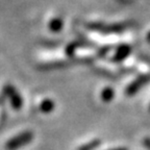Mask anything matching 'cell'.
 <instances>
[{"label": "cell", "instance_id": "6da1fadb", "mask_svg": "<svg viewBox=\"0 0 150 150\" xmlns=\"http://www.w3.org/2000/svg\"><path fill=\"white\" fill-rule=\"evenodd\" d=\"M33 134L30 130H26L21 132L18 136H15L14 138H12L11 140H8L5 143V150H17L19 148L26 146L30 143L33 139Z\"/></svg>", "mask_w": 150, "mask_h": 150}, {"label": "cell", "instance_id": "7a4b0ae2", "mask_svg": "<svg viewBox=\"0 0 150 150\" xmlns=\"http://www.w3.org/2000/svg\"><path fill=\"white\" fill-rule=\"evenodd\" d=\"M3 93L4 95L9 99L11 101V105L13 106V108L16 110H19L22 108V104H23V101L20 96V94L16 91L13 86L11 84H6L4 88H3Z\"/></svg>", "mask_w": 150, "mask_h": 150}, {"label": "cell", "instance_id": "3957f363", "mask_svg": "<svg viewBox=\"0 0 150 150\" xmlns=\"http://www.w3.org/2000/svg\"><path fill=\"white\" fill-rule=\"evenodd\" d=\"M88 28L93 29V30L102 31V33H116V31H121L123 29L122 25H110V26H103L102 24L98 23H90L87 25Z\"/></svg>", "mask_w": 150, "mask_h": 150}, {"label": "cell", "instance_id": "277c9868", "mask_svg": "<svg viewBox=\"0 0 150 150\" xmlns=\"http://www.w3.org/2000/svg\"><path fill=\"white\" fill-rule=\"evenodd\" d=\"M149 79H150V76H141V77H139L138 79L134 80V81L132 82L128 88H127L126 94L127 95H129V96L136 94L137 92L141 89V87H143L144 84H145Z\"/></svg>", "mask_w": 150, "mask_h": 150}, {"label": "cell", "instance_id": "5b68a950", "mask_svg": "<svg viewBox=\"0 0 150 150\" xmlns=\"http://www.w3.org/2000/svg\"><path fill=\"white\" fill-rule=\"evenodd\" d=\"M130 52V47H128L127 45H123V46L119 47V49L117 50V53L114 56V61H122L124 59Z\"/></svg>", "mask_w": 150, "mask_h": 150}, {"label": "cell", "instance_id": "8992f818", "mask_svg": "<svg viewBox=\"0 0 150 150\" xmlns=\"http://www.w3.org/2000/svg\"><path fill=\"white\" fill-rule=\"evenodd\" d=\"M40 110L45 114H48V112H51L54 110V102L51 99H45L42 102L40 103V106H39Z\"/></svg>", "mask_w": 150, "mask_h": 150}, {"label": "cell", "instance_id": "52a82bcc", "mask_svg": "<svg viewBox=\"0 0 150 150\" xmlns=\"http://www.w3.org/2000/svg\"><path fill=\"white\" fill-rule=\"evenodd\" d=\"M63 28V20L61 18H54L49 22V29L53 33H57Z\"/></svg>", "mask_w": 150, "mask_h": 150}, {"label": "cell", "instance_id": "ba28073f", "mask_svg": "<svg viewBox=\"0 0 150 150\" xmlns=\"http://www.w3.org/2000/svg\"><path fill=\"white\" fill-rule=\"evenodd\" d=\"M100 143H101L100 141L96 139V140L90 141L89 143L81 145L77 150H94V149H96V148L98 147L99 145H100Z\"/></svg>", "mask_w": 150, "mask_h": 150}, {"label": "cell", "instance_id": "9c48e42d", "mask_svg": "<svg viewBox=\"0 0 150 150\" xmlns=\"http://www.w3.org/2000/svg\"><path fill=\"white\" fill-rule=\"evenodd\" d=\"M114 97V90L112 88H105L101 94V98L104 102H110Z\"/></svg>", "mask_w": 150, "mask_h": 150}, {"label": "cell", "instance_id": "30bf717a", "mask_svg": "<svg viewBox=\"0 0 150 150\" xmlns=\"http://www.w3.org/2000/svg\"><path fill=\"white\" fill-rule=\"evenodd\" d=\"M79 46H81V43H79V42H73V43H71V44H69L68 46H67V48H66V54L69 56H72L75 49Z\"/></svg>", "mask_w": 150, "mask_h": 150}, {"label": "cell", "instance_id": "8fae6325", "mask_svg": "<svg viewBox=\"0 0 150 150\" xmlns=\"http://www.w3.org/2000/svg\"><path fill=\"white\" fill-rule=\"evenodd\" d=\"M143 144L148 150H150V138H145V139H144Z\"/></svg>", "mask_w": 150, "mask_h": 150}, {"label": "cell", "instance_id": "7c38bea8", "mask_svg": "<svg viewBox=\"0 0 150 150\" xmlns=\"http://www.w3.org/2000/svg\"><path fill=\"white\" fill-rule=\"evenodd\" d=\"M110 150H128L127 148H115V149H110Z\"/></svg>", "mask_w": 150, "mask_h": 150}, {"label": "cell", "instance_id": "4fadbf2b", "mask_svg": "<svg viewBox=\"0 0 150 150\" xmlns=\"http://www.w3.org/2000/svg\"><path fill=\"white\" fill-rule=\"evenodd\" d=\"M147 39H148V41H150V33H149V35H148V37H147Z\"/></svg>", "mask_w": 150, "mask_h": 150}, {"label": "cell", "instance_id": "5bb4252c", "mask_svg": "<svg viewBox=\"0 0 150 150\" xmlns=\"http://www.w3.org/2000/svg\"><path fill=\"white\" fill-rule=\"evenodd\" d=\"M149 110H150V106H149Z\"/></svg>", "mask_w": 150, "mask_h": 150}]
</instances>
